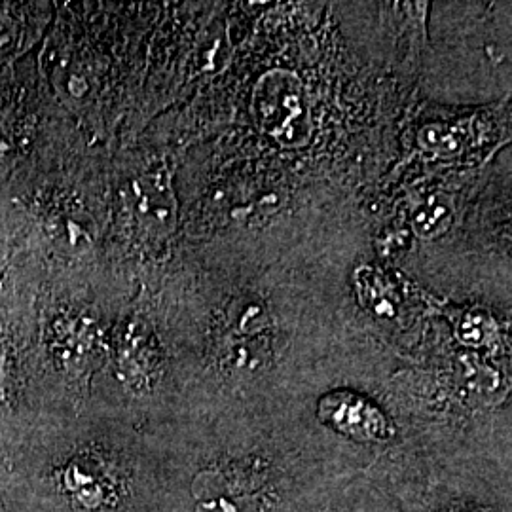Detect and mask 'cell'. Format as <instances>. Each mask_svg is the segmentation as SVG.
Wrapping results in <instances>:
<instances>
[{
	"label": "cell",
	"mask_w": 512,
	"mask_h": 512,
	"mask_svg": "<svg viewBox=\"0 0 512 512\" xmlns=\"http://www.w3.org/2000/svg\"><path fill=\"white\" fill-rule=\"evenodd\" d=\"M256 126L283 148L306 147L311 141L310 101L302 80L285 69L260 76L253 93Z\"/></svg>",
	"instance_id": "6da1fadb"
},
{
	"label": "cell",
	"mask_w": 512,
	"mask_h": 512,
	"mask_svg": "<svg viewBox=\"0 0 512 512\" xmlns=\"http://www.w3.org/2000/svg\"><path fill=\"white\" fill-rule=\"evenodd\" d=\"M0 512H4V511H2V507H0Z\"/></svg>",
	"instance_id": "52a82bcc"
},
{
	"label": "cell",
	"mask_w": 512,
	"mask_h": 512,
	"mask_svg": "<svg viewBox=\"0 0 512 512\" xmlns=\"http://www.w3.org/2000/svg\"><path fill=\"white\" fill-rule=\"evenodd\" d=\"M317 414L323 423L349 439L382 442L389 437L384 412L365 397L351 391H332L319 401Z\"/></svg>",
	"instance_id": "7a4b0ae2"
},
{
	"label": "cell",
	"mask_w": 512,
	"mask_h": 512,
	"mask_svg": "<svg viewBox=\"0 0 512 512\" xmlns=\"http://www.w3.org/2000/svg\"><path fill=\"white\" fill-rule=\"evenodd\" d=\"M421 147L439 154H450L456 152L463 145V133L459 126H427L420 133Z\"/></svg>",
	"instance_id": "8992f818"
},
{
	"label": "cell",
	"mask_w": 512,
	"mask_h": 512,
	"mask_svg": "<svg viewBox=\"0 0 512 512\" xmlns=\"http://www.w3.org/2000/svg\"><path fill=\"white\" fill-rule=\"evenodd\" d=\"M454 222V205L448 196H431L416 211L412 226L421 239H437L444 236Z\"/></svg>",
	"instance_id": "5b68a950"
},
{
	"label": "cell",
	"mask_w": 512,
	"mask_h": 512,
	"mask_svg": "<svg viewBox=\"0 0 512 512\" xmlns=\"http://www.w3.org/2000/svg\"><path fill=\"white\" fill-rule=\"evenodd\" d=\"M355 289L366 310L380 319L395 317L401 308L397 285L376 268H361L355 274Z\"/></svg>",
	"instance_id": "277c9868"
},
{
	"label": "cell",
	"mask_w": 512,
	"mask_h": 512,
	"mask_svg": "<svg viewBox=\"0 0 512 512\" xmlns=\"http://www.w3.org/2000/svg\"><path fill=\"white\" fill-rule=\"evenodd\" d=\"M135 217L148 232H169L175 222V200L171 188L160 177L135 183Z\"/></svg>",
	"instance_id": "3957f363"
}]
</instances>
